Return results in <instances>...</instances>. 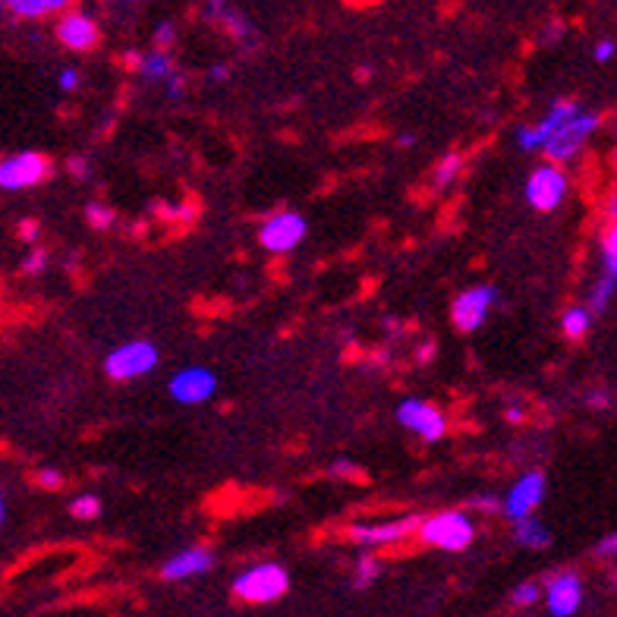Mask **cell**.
<instances>
[{
	"label": "cell",
	"instance_id": "83f0119b",
	"mask_svg": "<svg viewBox=\"0 0 617 617\" xmlns=\"http://www.w3.org/2000/svg\"><path fill=\"white\" fill-rule=\"evenodd\" d=\"M85 218H89V224H92L95 230H108V227L114 224V211L95 202V205L85 208Z\"/></svg>",
	"mask_w": 617,
	"mask_h": 617
},
{
	"label": "cell",
	"instance_id": "1f68e13d",
	"mask_svg": "<svg viewBox=\"0 0 617 617\" xmlns=\"http://www.w3.org/2000/svg\"><path fill=\"white\" fill-rule=\"evenodd\" d=\"M38 485H41V488H51V492H54V488L63 485V473L48 470V466H45V470H38Z\"/></svg>",
	"mask_w": 617,
	"mask_h": 617
},
{
	"label": "cell",
	"instance_id": "7402d4cb",
	"mask_svg": "<svg viewBox=\"0 0 617 617\" xmlns=\"http://www.w3.org/2000/svg\"><path fill=\"white\" fill-rule=\"evenodd\" d=\"M460 170H463V158H460L457 152L444 155V158H441V164L435 167V186H438V189L451 186V183L460 177Z\"/></svg>",
	"mask_w": 617,
	"mask_h": 617
},
{
	"label": "cell",
	"instance_id": "60d3db41",
	"mask_svg": "<svg viewBox=\"0 0 617 617\" xmlns=\"http://www.w3.org/2000/svg\"><path fill=\"white\" fill-rule=\"evenodd\" d=\"M211 79H215V82H227L230 79V70L224 67V63H218V67H211V73H208Z\"/></svg>",
	"mask_w": 617,
	"mask_h": 617
},
{
	"label": "cell",
	"instance_id": "f1b7e54d",
	"mask_svg": "<svg viewBox=\"0 0 617 617\" xmlns=\"http://www.w3.org/2000/svg\"><path fill=\"white\" fill-rule=\"evenodd\" d=\"M334 479H363V470H359L356 463H350V460H334V466L328 470Z\"/></svg>",
	"mask_w": 617,
	"mask_h": 617
},
{
	"label": "cell",
	"instance_id": "7dc6e473",
	"mask_svg": "<svg viewBox=\"0 0 617 617\" xmlns=\"http://www.w3.org/2000/svg\"><path fill=\"white\" fill-rule=\"evenodd\" d=\"M356 76H359V79H369V76H372V70H369V67H363V70H356Z\"/></svg>",
	"mask_w": 617,
	"mask_h": 617
},
{
	"label": "cell",
	"instance_id": "277c9868",
	"mask_svg": "<svg viewBox=\"0 0 617 617\" xmlns=\"http://www.w3.org/2000/svg\"><path fill=\"white\" fill-rule=\"evenodd\" d=\"M51 161L41 152H19L13 158L0 161V189L16 193V189H29L38 186L51 177Z\"/></svg>",
	"mask_w": 617,
	"mask_h": 617
},
{
	"label": "cell",
	"instance_id": "2e32d148",
	"mask_svg": "<svg viewBox=\"0 0 617 617\" xmlns=\"http://www.w3.org/2000/svg\"><path fill=\"white\" fill-rule=\"evenodd\" d=\"M211 564H215V558H211L208 548H189V551L174 555L161 567V577L164 580H189V577H199V573L211 570Z\"/></svg>",
	"mask_w": 617,
	"mask_h": 617
},
{
	"label": "cell",
	"instance_id": "d6a6232c",
	"mask_svg": "<svg viewBox=\"0 0 617 617\" xmlns=\"http://www.w3.org/2000/svg\"><path fill=\"white\" fill-rule=\"evenodd\" d=\"M164 82H167V98H170V101H180V98H183V89H186V85H183V76L170 73Z\"/></svg>",
	"mask_w": 617,
	"mask_h": 617
},
{
	"label": "cell",
	"instance_id": "b9f144b4",
	"mask_svg": "<svg viewBox=\"0 0 617 617\" xmlns=\"http://www.w3.org/2000/svg\"><path fill=\"white\" fill-rule=\"evenodd\" d=\"M19 230H23V240H35L38 237V224L35 221H26Z\"/></svg>",
	"mask_w": 617,
	"mask_h": 617
},
{
	"label": "cell",
	"instance_id": "bcb514c9",
	"mask_svg": "<svg viewBox=\"0 0 617 617\" xmlns=\"http://www.w3.org/2000/svg\"><path fill=\"white\" fill-rule=\"evenodd\" d=\"M4 517H7V504H4V495H0V526H4Z\"/></svg>",
	"mask_w": 617,
	"mask_h": 617
},
{
	"label": "cell",
	"instance_id": "ffe728a7",
	"mask_svg": "<svg viewBox=\"0 0 617 617\" xmlns=\"http://www.w3.org/2000/svg\"><path fill=\"white\" fill-rule=\"evenodd\" d=\"M514 523H517V542L523 548H548V542H551L548 529L533 514L523 517V520H514Z\"/></svg>",
	"mask_w": 617,
	"mask_h": 617
},
{
	"label": "cell",
	"instance_id": "4fadbf2b",
	"mask_svg": "<svg viewBox=\"0 0 617 617\" xmlns=\"http://www.w3.org/2000/svg\"><path fill=\"white\" fill-rule=\"evenodd\" d=\"M57 38L70 51H92L101 41V29L89 13H67L57 23Z\"/></svg>",
	"mask_w": 617,
	"mask_h": 617
},
{
	"label": "cell",
	"instance_id": "74e56055",
	"mask_svg": "<svg viewBox=\"0 0 617 617\" xmlns=\"http://www.w3.org/2000/svg\"><path fill=\"white\" fill-rule=\"evenodd\" d=\"M57 82H60V92H76V85H79V73H76V70H63Z\"/></svg>",
	"mask_w": 617,
	"mask_h": 617
},
{
	"label": "cell",
	"instance_id": "6da1fadb",
	"mask_svg": "<svg viewBox=\"0 0 617 617\" xmlns=\"http://www.w3.org/2000/svg\"><path fill=\"white\" fill-rule=\"evenodd\" d=\"M419 539L425 545H435L444 551H463L470 548L476 539V526L473 520L463 514V510H444V514H435L429 520H419Z\"/></svg>",
	"mask_w": 617,
	"mask_h": 617
},
{
	"label": "cell",
	"instance_id": "836d02e7",
	"mask_svg": "<svg viewBox=\"0 0 617 617\" xmlns=\"http://www.w3.org/2000/svg\"><path fill=\"white\" fill-rule=\"evenodd\" d=\"M470 507L485 510V514H492V510H501V501H498L495 495H479V498H473V501H470Z\"/></svg>",
	"mask_w": 617,
	"mask_h": 617
},
{
	"label": "cell",
	"instance_id": "5b68a950",
	"mask_svg": "<svg viewBox=\"0 0 617 617\" xmlns=\"http://www.w3.org/2000/svg\"><path fill=\"white\" fill-rule=\"evenodd\" d=\"M158 366V350L148 340H133V344L117 347L108 359H104V372L114 381H130L139 375H148Z\"/></svg>",
	"mask_w": 617,
	"mask_h": 617
},
{
	"label": "cell",
	"instance_id": "ac0fdd59",
	"mask_svg": "<svg viewBox=\"0 0 617 617\" xmlns=\"http://www.w3.org/2000/svg\"><path fill=\"white\" fill-rule=\"evenodd\" d=\"M215 23H221L233 38L243 41L246 48H255V29H252V23H249L243 13H237L233 7H224V10L215 16Z\"/></svg>",
	"mask_w": 617,
	"mask_h": 617
},
{
	"label": "cell",
	"instance_id": "d6986e66",
	"mask_svg": "<svg viewBox=\"0 0 617 617\" xmlns=\"http://www.w3.org/2000/svg\"><path fill=\"white\" fill-rule=\"evenodd\" d=\"M145 79H152V82H164L170 73H174V60L167 57V51L155 48L152 54H142L139 60V67H136Z\"/></svg>",
	"mask_w": 617,
	"mask_h": 617
},
{
	"label": "cell",
	"instance_id": "484cf974",
	"mask_svg": "<svg viewBox=\"0 0 617 617\" xmlns=\"http://www.w3.org/2000/svg\"><path fill=\"white\" fill-rule=\"evenodd\" d=\"M539 599H542L539 583H520L514 592H510V605H517V608H529V605H536Z\"/></svg>",
	"mask_w": 617,
	"mask_h": 617
},
{
	"label": "cell",
	"instance_id": "ee69618b",
	"mask_svg": "<svg viewBox=\"0 0 617 617\" xmlns=\"http://www.w3.org/2000/svg\"><path fill=\"white\" fill-rule=\"evenodd\" d=\"M435 353V344H425L422 350H419V363H429V356Z\"/></svg>",
	"mask_w": 617,
	"mask_h": 617
},
{
	"label": "cell",
	"instance_id": "7c38bea8",
	"mask_svg": "<svg viewBox=\"0 0 617 617\" xmlns=\"http://www.w3.org/2000/svg\"><path fill=\"white\" fill-rule=\"evenodd\" d=\"M548 611L555 617H570L577 614L580 605H583V583L577 573H555V577L548 580Z\"/></svg>",
	"mask_w": 617,
	"mask_h": 617
},
{
	"label": "cell",
	"instance_id": "e575fe53",
	"mask_svg": "<svg viewBox=\"0 0 617 617\" xmlns=\"http://www.w3.org/2000/svg\"><path fill=\"white\" fill-rule=\"evenodd\" d=\"M586 403L592 410H608L611 407V394L608 391H592V394H586Z\"/></svg>",
	"mask_w": 617,
	"mask_h": 617
},
{
	"label": "cell",
	"instance_id": "44dd1931",
	"mask_svg": "<svg viewBox=\"0 0 617 617\" xmlns=\"http://www.w3.org/2000/svg\"><path fill=\"white\" fill-rule=\"evenodd\" d=\"M589 325H592V312H586V309H567L564 312V318H561V328H564V334L570 337V340H580L586 331H589Z\"/></svg>",
	"mask_w": 617,
	"mask_h": 617
},
{
	"label": "cell",
	"instance_id": "f35d334b",
	"mask_svg": "<svg viewBox=\"0 0 617 617\" xmlns=\"http://www.w3.org/2000/svg\"><path fill=\"white\" fill-rule=\"evenodd\" d=\"M70 174L73 177H89V164H85L82 158H70Z\"/></svg>",
	"mask_w": 617,
	"mask_h": 617
},
{
	"label": "cell",
	"instance_id": "603a6c76",
	"mask_svg": "<svg viewBox=\"0 0 617 617\" xmlns=\"http://www.w3.org/2000/svg\"><path fill=\"white\" fill-rule=\"evenodd\" d=\"M614 281H617V274H602V281L595 284V290H592V296H589V309L592 312H605L608 309V300L614 296Z\"/></svg>",
	"mask_w": 617,
	"mask_h": 617
},
{
	"label": "cell",
	"instance_id": "52a82bcc",
	"mask_svg": "<svg viewBox=\"0 0 617 617\" xmlns=\"http://www.w3.org/2000/svg\"><path fill=\"white\" fill-rule=\"evenodd\" d=\"M498 303V290L495 287H473V290H463L457 300H454V309H451V318H454V328L463 331V334H470L476 331L488 312H492V306Z\"/></svg>",
	"mask_w": 617,
	"mask_h": 617
},
{
	"label": "cell",
	"instance_id": "7a4b0ae2",
	"mask_svg": "<svg viewBox=\"0 0 617 617\" xmlns=\"http://www.w3.org/2000/svg\"><path fill=\"white\" fill-rule=\"evenodd\" d=\"M287 583L290 577L281 564H259L240 573L237 583H233V595L249 605H271L287 592Z\"/></svg>",
	"mask_w": 617,
	"mask_h": 617
},
{
	"label": "cell",
	"instance_id": "f6af8a7d",
	"mask_svg": "<svg viewBox=\"0 0 617 617\" xmlns=\"http://www.w3.org/2000/svg\"><path fill=\"white\" fill-rule=\"evenodd\" d=\"M139 60H142V54L130 51V54H126V67H139Z\"/></svg>",
	"mask_w": 617,
	"mask_h": 617
},
{
	"label": "cell",
	"instance_id": "9c48e42d",
	"mask_svg": "<svg viewBox=\"0 0 617 617\" xmlns=\"http://www.w3.org/2000/svg\"><path fill=\"white\" fill-rule=\"evenodd\" d=\"M397 419H400L403 429L419 432L425 441H441L444 432H448V419H444V413L435 407V403H425V400H403L400 410H397Z\"/></svg>",
	"mask_w": 617,
	"mask_h": 617
},
{
	"label": "cell",
	"instance_id": "cb8c5ba5",
	"mask_svg": "<svg viewBox=\"0 0 617 617\" xmlns=\"http://www.w3.org/2000/svg\"><path fill=\"white\" fill-rule=\"evenodd\" d=\"M378 577H381V564H378V558H372V555L359 558V564H356V589L372 586Z\"/></svg>",
	"mask_w": 617,
	"mask_h": 617
},
{
	"label": "cell",
	"instance_id": "30bf717a",
	"mask_svg": "<svg viewBox=\"0 0 617 617\" xmlns=\"http://www.w3.org/2000/svg\"><path fill=\"white\" fill-rule=\"evenodd\" d=\"M170 397H174L177 403H186V407H193V403H205L215 397L218 391V378L215 372H208L202 366H189L183 372H177L174 378H170Z\"/></svg>",
	"mask_w": 617,
	"mask_h": 617
},
{
	"label": "cell",
	"instance_id": "8d00e7d4",
	"mask_svg": "<svg viewBox=\"0 0 617 617\" xmlns=\"http://www.w3.org/2000/svg\"><path fill=\"white\" fill-rule=\"evenodd\" d=\"M614 41L611 38H605V41H599V45H595V60H599V63H608L611 57H614Z\"/></svg>",
	"mask_w": 617,
	"mask_h": 617
},
{
	"label": "cell",
	"instance_id": "7bdbcfd3",
	"mask_svg": "<svg viewBox=\"0 0 617 617\" xmlns=\"http://www.w3.org/2000/svg\"><path fill=\"white\" fill-rule=\"evenodd\" d=\"M523 416H526L523 407H510V410H507V419H510V422H523Z\"/></svg>",
	"mask_w": 617,
	"mask_h": 617
},
{
	"label": "cell",
	"instance_id": "ba28073f",
	"mask_svg": "<svg viewBox=\"0 0 617 617\" xmlns=\"http://www.w3.org/2000/svg\"><path fill=\"white\" fill-rule=\"evenodd\" d=\"M567 196V177L555 164L536 167L526 183V202L536 211H555Z\"/></svg>",
	"mask_w": 617,
	"mask_h": 617
},
{
	"label": "cell",
	"instance_id": "d590c367",
	"mask_svg": "<svg viewBox=\"0 0 617 617\" xmlns=\"http://www.w3.org/2000/svg\"><path fill=\"white\" fill-rule=\"evenodd\" d=\"M614 551H617V536L611 533V536H605L599 545H595V558H611Z\"/></svg>",
	"mask_w": 617,
	"mask_h": 617
},
{
	"label": "cell",
	"instance_id": "9a60e30c",
	"mask_svg": "<svg viewBox=\"0 0 617 617\" xmlns=\"http://www.w3.org/2000/svg\"><path fill=\"white\" fill-rule=\"evenodd\" d=\"M580 108L573 101H558L555 108H551V114L539 123V126H523V130L517 133V145L523 148V152H536V148H542V142L558 130V126L573 117Z\"/></svg>",
	"mask_w": 617,
	"mask_h": 617
},
{
	"label": "cell",
	"instance_id": "4316f807",
	"mask_svg": "<svg viewBox=\"0 0 617 617\" xmlns=\"http://www.w3.org/2000/svg\"><path fill=\"white\" fill-rule=\"evenodd\" d=\"M602 259H605V271L617 274V230H614V224L605 227V233H602Z\"/></svg>",
	"mask_w": 617,
	"mask_h": 617
},
{
	"label": "cell",
	"instance_id": "8992f818",
	"mask_svg": "<svg viewBox=\"0 0 617 617\" xmlns=\"http://www.w3.org/2000/svg\"><path fill=\"white\" fill-rule=\"evenodd\" d=\"M306 237V218L296 215V211H278L274 218H268L259 230V240L268 252L284 255L293 252Z\"/></svg>",
	"mask_w": 617,
	"mask_h": 617
},
{
	"label": "cell",
	"instance_id": "ab89813d",
	"mask_svg": "<svg viewBox=\"0 0 617 617\" xmlns=\"http://www.w3.org/2000/svg\"><path fill=\"white\" fill-rule=\"evenodd\" d=\"M202 4H205V13L215 19V16L227 7V0H202Z\"/></svg>",
	"mask_w": 617,
	"mask_h": 617
},
{
	"label": "cell",
	"instance_id": "8fae6325",
	"mask_svg": "<svg viewBox=\"0 0 617 617\" xmlns=\"http://www.w3.org/2000/svg\"><path fill=\"white\" fill-rule=\"evenodd\" d=\"M542 498H545V476L542 473H529L514 488H510V495L501 501V510L510 520H523V517H529L542 504Z\"/></svg>",
	"mask_w": 617,
	"mask_h": 617
},
{
	"label": "cell",
	"instance_id": "c3c4849f",
	"mask_svg": "<svg viewBox=\"0 0 617 617\" xmlns=\"http://www.w3.org/2000/svg\"><path fill=\"white\" fill-rule=\"evenodd\" d=\"M4 10H7V7H4V0H0V13H4Z\"/></svg>",
	"mask_w": 617,
	"mask_h": 617
},
{
	"label": "cell",
	"instance_id": "3957f363",
	"mask_svg": "<svg viewBox=\"0 0 617 617\" xmlns=\"http://www.w3.org/2000/svg\"><path fill=\"white\" fill-rule=\"evenodd\" d=\"M602 126V114H573L567 117L555 133H551L542 148L551 161H570L580 155V148L586 145V139Z\"/></svg>",
	"mask_w": 617,
	"mask_h": 617
},
{
	"label": "cell",
	"instance_id": "4dcf8cb0",
	"mask_svg": "<svg viewBox=\"0 0 617 617\" xmlns=\"http://www.w3.org/2000/svg\"><path fill=\"white\" fill-rule=\"evenodd\" d=\"M174 41H177V32H174V26H170V23H161V26H158V32H155V48L167 51L170 45H174Z\"/></svg>",
	"mask_w": 617,
	"mask_h": 617
},
{
	"label": "cell",
	"instance_id": "e0dca14e",
	"mask_svg": "<svg viewBox=\"0 0 617 617\" xmlns=\"http://www.w3.org/2000/svg\"><path fill=\"white\" fill-rule=\"evenodd\" d=\"M73 4L76 0H4V7L10 13H16L19 19H38V16H48V13H60Z\"/></svg>",
	"mask_w": 617,
	"mask_h": 617
},
{
	"label": "cell",
	"instance_id": "d4e9b609",
	"mask_svg": "<svg viewBox=\"0 0 617 617\" xmlns=\"http://www.w3.org/2000/svg\"><path fill=\"white\" fill-rule=\"evenodd\" d=\"M70 514H73L76 520H95V517L101 514V501H98L95 495H79V498H73V504H70Z\"/></svg>",
	"mask_w": 617,
	"mask_h": 617
},
{
	"label": "cell",
	"instance_id": "f546056e",
	"mask_svg": "<svg viewBox=\"0 0 617 617\" xmlns=\"http://www.w3.org/2000/svg\"><path fill=\"white\" fill-rule=\"evenodd\" d=\"M45 265H48V252H45V249H35L29 259H26L23 271H26V274H41V271H45Z\"/></svg>",
	"mask_w": 617,
	"mask_h": 617
},
{
	"label": "cell",
	"instance_id": "5bb4252c",
	"mask_svg": "<svg viewBox=\"0 0 617 617\" xmlns=\"http://www.w3.org/2000/svg\"><path fill=\"white\" fill-rule=\"evenodd\" d=\"M416 526H419V517L378 523V526H350V539L366 545V548H381V545H394V542H403L407 536H413Z\"/></svg>",
	"mask_w": 617,
	"mask_h": 617
}]
</instances>
